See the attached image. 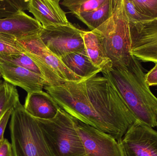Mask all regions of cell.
I'll return each instance as SVG.
<instances>
[{
    "instance_id": "30bf717a",
    "label": "cell",
    "mask_w": 157,
    "mask_h": 156,
    "mask_svg": "<svg viewBox=\"0 0 157 156\" xmlns=\"http://www.w3.org/2000/svg\"><path fill=\"white\" fill-rule=\"evenodd\" d=\"M86 156H122L119 142L111 135L76 120Z\"/></svg>"
},
{
    "instance_id": "277c9868",
    "label": "cell",
    "mask_w": 157,
    "mask_h": 156,
    "mask_svg": "<svg viewBox=\"0 0 157 156\" xmlns=\"http://www.w3.org/2000/svg\"><path fill=\"white\" fill-rule=\"evenodd\" d=\"M9 129L13 156H53L37 120L20 103L13 109Z\"/></svg>"
},
{
    "instance_id": "cb8c5ba5",
    "label": "cell",
    "mask_w": 157,
    "mask_h": 156,
    "mask_svg": "<svg viewBox=\"0 0 157 156\" xmlns=\"http://www.w3.org/2000/svg\"><path fill=\"white\" fill-rule=\"evenodd\" d=\"M23 53L18 45L10 38L0 34V56Z\"/></svg>"
},
{
    "instance_id": "7402d4cb",
    "label": "cell",
    "mask_w": 157,
    "mask_h": 156,
    "mask_svg": "<svg viewBox=\"0 0 157 156\" xmlns=\"http://www.w3.org/2000/svg\"><path fill=\"white\" fill-rule=\"evenodd\" d=\"M137 10L151 20L157 18V0H132Z\"/></svg>"
},
{
    "instance_id": "ac0fdd59",
    "label": "cell",
    "mask_w": 157,
    "mask_h": 156,
    "mask_svg": "<svg viewBox=\"0 0 157 156\" xmlns=\"http://www.w3.org/2000/svg\"><path fill=\"white\" fill-rule=\"evenodd\" d=\"M20 103L16 87L0 80V120L6 113L14 108Z\"/></svg>"
},
{
    "instance_id": "4dcf8cb0",
    "label": "cell",
    "mask_w": 157,
    "mask_h": 156,
    "mask_svg": "<svg viewBox=\"0 0 157 156\" xmlns=\"http://www.w3.org/2000/svg\"></svg>"
},
{
    "instance_id": "f1b7e54d",
    "label": "cell",
    "mask_w": 157,
    "mask_h": 156,
    "mask_svg": "<svg viewBox=\"0 0 157 156\" xmlns=\"http://www.w3.org/2000/svg\"><path fill=\"white\" fill-rule=\"evenodd\" d=\"M3 141H0V146H1V145H2V143Z\"/></svg>"
},
{
    "instance_id": "8992f818",
    "label": "cell",
    "mask_w": 157,
    "mask_h": 156,
    "mask_svg": "<svg viewBox=\"0 0 157 156\" xmlns=\"http://www.w3.org/2000/svg\"><path fill=\"white\" fill-rule=\"evenodd\" d=\"M6 35L18 45L22 52L30 57L40 69L48 86H58L66 81L83 80L70 70L60 59L48 49L39 34L22 38Z\"/></svg>"
},
{
    "instance_id": "9a60e30c",
    "label": "cell",
    "mask_w": 157,
    "mask_h": 156,
    "mask_svg": "<svg viewBox=\"0 0 157 156\" xmlns=\"http://www.w3.org/2000/svg\"><path fill=\"white\" fill-rule=\"evenodd\" d=\"M82 37L87 55L101 72L113 67V63L107 54L100 34L95 30L84 31Z\"/></svg>"
},
{
    "instance_id": "4316f807",
    "label": "cell",
    "mask_w": 157,
    "mask_h": 156,
    "mask_svg": "<svg viewBox=\"0 0 157 156\" xmlns=\"http://www.w3.org/2000/svg\"><path fill=\"white\" fill-rule=\"evenodd\" d=\"M0 156H13L12 144L7 139H4L0 146Z\"/></svg>"
},
{
    "instance_id": "52a82bcc",
    "label": "cell",
    "mask_w": 157,
    "mask_h": 156,
    "mask_svg": "<svg viewBox=\"0 0 157 156\" xmlns=\"http://www.w3.org/2000/svg\"><path fill=\"white\" fill-rule=\"evenodd\" d=\"M83 30L72 24L42 27L39 35L48 49L59 58L74 52L85 50Z\"/></svg>"
},
{
    "instance_id": "ffe728a7",
    "label": "cell",
    "mask_w": 157,
    "mask_h": 156,
    "mask_svg": "<svg viewBox=\"0 0 157 156\" xmlns=\"http://www.w3.org/2000/svg\"><path fill=\"white\" fill-rule=\"evenodd\" d=\"M0 60L25 68L44 78L40 69L36 65L34 61L25 53H21L9 56H0Z\"/></svg>"
},
{
    "instance_id": "7a4b0ae2",
    "label": "cell",
    "mask_w": 157,
    "mask_h": 156,
    "mask_svg": "<svg viewBox=\"0 0 157 156\" xmlns=\"http://www.w3.org/2000/svg\"><path fill=\"white\" fill-rule=\"evenodd\" d=\"M115 88L136 121L154 128L156 125L157 98L146 80L141 62L133 56L126 65L102 72Z\"/></svg>"
},
{
    "instance_id": "d6986e66",
    "label": "cell",
    "mask_w": 157,
    "mask_h": 156,
    "mask_svg": "<svg viewBox=\"0 0 157 156\" xmlns=\"http://www.w3.org/2000/svg\"><path fill=\"white\" fill-rule=\"evenodd\" d=\"M106 0H63L62 5L70 10L75 16L98 9Z\"/></svg>"
},
{
    "instance_id": "ba28073f",
    "label": "cell",
    "mask_w": 157,
    "mask_h": 156,
    "mask_svg": "<svg viewBox=\"0 0 157 156\" xmlns=\"http://www.w3.org/2000/svg\"><path fill=\"white\" fill-rule=\"evenodd\" d=\"M119 143L122 156H157V132L138 121Z\"/></svg>"
},
{
    "instance_id": "603a6c76",
    "label": "cell",
    "mask_w": 157,
    "mask_h": 156,
    "mask_svg": "<svg viewBox=\"0 0 157 156\" xmlns=\"http://www.w3.org/2000/svg\"><path fill=\"white\" fill-rule=\"evenodd\" d=\"M124 9L130 24H135L151 20L139 12L132 0H124Z\"/></svg>"
},
{
    "instance_id": "e0dca14e",
    "label": "cell",
    "mask_w": 157,
    "mask_h": 156,
    "mask_svg": "<svg viewBox=\"0 0 157 156\" xmlns=\"http://www.w3.org/2000/svg\"><path fill=\"white\" fill-rule=\"evenodd\" d=\"M111 10V0L106 2L98 9L75 16L85 24L90 31L95 30L105 23L109 17Z\"/></svg>"
},
{
    "instance_id": "7c38bea8",
    "label": "cell",
    "mask_w": 157,
    "mask_h": 156,
    "mask_svg": "<svg viewBox=\"0 0 157 156\" xmlns=\"http://www.w3.org/2000/svg\"><path fill=\"white\" fill-rule=\"evenodd\" d=\"M60 0H29L28 10L42 27L69 24L71 23L60 7Z\"/></svg>"
},
{
    "instance_id": "2e32d148",
    "label": "cell",
    "mask_w": 157,
    "mask_h": 156,
    "mask_svg": "<svg viewBox=\"0 0 157 156\" xmlns=\"http://www.w3.org/2000/svg\"><path fill=\"white\" fill-rule=\"evenodd\" d=\"M60 60L70 70L83 79L101 72L90 61L85 49L81 52L70 53L62 57Z\"/></svg>"
},
{
    "instance_id": "44dd1931",
    "label": "cell",
    "mask_w": 157,
    "mask_h": 156,
    "mask_svg": "<svg viewBox=\"0 0 157 156\" xmlns=\"http://www.w3.org/2000/svg\"><path fill=\"white\" fill-rule=\"evenodd\" d=\"M29 0H0V19L28 9Z\"/></svg>"
},
{
    "instance_id": "8fae6325",
    "label": "cell",
    "mask_w": 157,
    "mask_h": 156,
    "mask_svg": "<svg viewBox=\"0 0 157 156\" xmlns=\"http://www.w3.org/2000/svg\"><path fill=\"white\" fill-rule=\"evenodd\" d=\"M0 71L4 80L25 90L27 93L43 91L48 86L45 78L25 68L0 60Z\"/></svg>"
},
{
    "instance_id": "9c48e42d",
    "label": "cell",
    "mask_w": 157,
    "mask_h": 156,
    "mask_svg": "<svg viewBox=\"0 0 157 156\" xmlns=\"http://www.w3.org/2000/svg\"><path fill=\"white\" fill-rule=\"evenodd\" d=\"M130 24L132 55L140 61L157 63V19Z\"/></svg>"
},
{
    "instance_id": "4fadbf2b",
    "label": "cell",
    "mask_w": 157,
    "mask_h": 156,
    "mask_svg": "<svg viewBox=\"0 0 157 156\" xmlns=\"http://www.w3.org/2000/svg\"><path fill=\"white\" fill-rule=\"evenodd\" d=\"M42 26L25 12L0 19V34L22 38L39 34Z\"/></svg>"
},
{
    "instance_id": "6da1fadb",
    "label": "cell",
    "mask_w": 157,
    "mask_h": 156,
    "mask_svg": "<svg viewBox=\"0 0 157 156\" xmlns=\"http://www.w3.org/2000/svg\"><path fill=\"white\" fill-rule=\"evenodd\" d=\"M61 109L120 142L136 121L111 83L96 75L58 86H45Z\"/></svg>"
},
{
    "instance_id": "f546056e",
    "label": "cell",
    "mask_w": 157,
    "mask_h": 156,
    "mask_svg": "<svg viewBox=\"0 0 157 156\" xmlns=\"http://www.w3.org/2000/svg\"><path fill=\"white\" fill-rule=\"evenodd\" d=\"M156 126L157 128V119H156Z\"/></svg>"
},
{
    "instance_id": "83f0119b",
    "label": "cell",
    "mask_w": 157,
    "mask_h": 156,
    "mask_svg": "<svg viewBox=\"0 0 157 156\" xmlns=\"http://www.w3.org/2000/svg\"><path fill=\"white\" fill-rule=\"evenodd\" d=\"M1 78H2V75L1 74V71H0V80H1Z\"/></svg>"
},
{
    "instance_id": "3957f363",
    "label": "cell",
    "mask_w": 157,
    "mask_h": 156,
    "mask_svg": "<svg viewBox=\"0 0 157 156\" xmlns=\"http://www.w3.org/2000/svg\"><path fill=\"white\" fill-rule=\"evenodd\" d=\"M95 30L101 36L113 67L127 65L133 56L131 54L130 22L124 0H111L109 17Z\"/></svg>"
},
{
    "instance_id": "5b68a950",
    "label": "cell",
    "mask_w": 157,
    "mask_h": 156,
    "mask_svg": "<svg viewBox=\"0 0 157 156\" xmlns=\"http://www.w3.org/2000/svg\"><path fill=\"white\" fill-rule=\"evenodd\" d=\"M53 156H86L76 119L62 109L52 120L36 119Z\"/></svg>"
},
{
    "instance_id": "5bb4252c",
    "label": "cell",
    "mask_w": 157,
    "mask_h": 156,
    "mask_svg": "<svg viewBox=\"0 0 157 156\" xmlns=\"http://www.w3.org/2000/svg\"><path fill=\"white\" fill-rule=\"evenodd\" d=\"M24 107L32 117L44 120L55 118L60 109L53 98L43 91L27 93Z\"/></svg>"
},
{
    "instance_id": "d4e9b609",
    "label": "cell",
    "mask_w": 157,
    "mask_h": 156,
    "mask_svg": "<svg viewBox=\"0 0 157 156\" xmlns=\"http://www.w3.org/2000/svg\"><path fill=\"white\" fill-rule=\"evenodd\" d=\"M146 80L149 87L157 86V63L146 74Z\"/></svg>"
},
{
    "instance_id": "484cf974",
    "label": "cell",
    "mask_w": 157,
    "mask_h": 156,
    "mask_svg": "<svg viewBox=\"0 0 157 156\" xmlns=\"http://www.w3.org/2000/svg\"><path fill=\"white\" fill-rule=\"evenodd\" d=\"M12 111L13 109L6 113L0 120V141H3L4 140V134L9 119L12 115Z\"/></svg>"
}]
</instances>
